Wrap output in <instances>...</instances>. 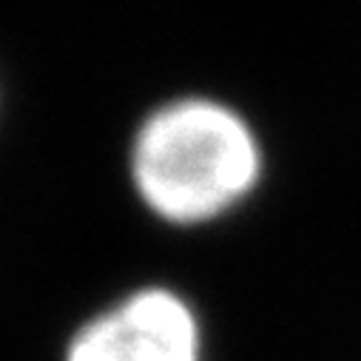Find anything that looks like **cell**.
<instances>
[{
  "label": "cell",
  "mask_w": 361,
  "mask_h": 361,
  "mask_svg": "<svg viewBox=\"0 0 361 361\" xmlns=\"http://www.w3.org/2000/svg\"><path fill=\"white\" fill-rule=\"evenodd\" d=\"M259 173L247 126L225 106L183 100L157 111L134 145L142 200L171 222H205L242 200Z\"/></svg>",
  "instance_id": "1"
},
{
  "label": "cell",
  "mask_w": 361,
  "mask_h": 361,
  "mask_svg": "<svg viewBox=\"0 0 361 361\" xmlns=\"http://www.w3.org/2000/svg\"><path fill=\"white\" fill-rule=\"evenodd\" d=\"M68 361H200L197 322L168 290H142L82 327Z\"/></svg>",
  "instance_id": "2"
}]
</instances>
